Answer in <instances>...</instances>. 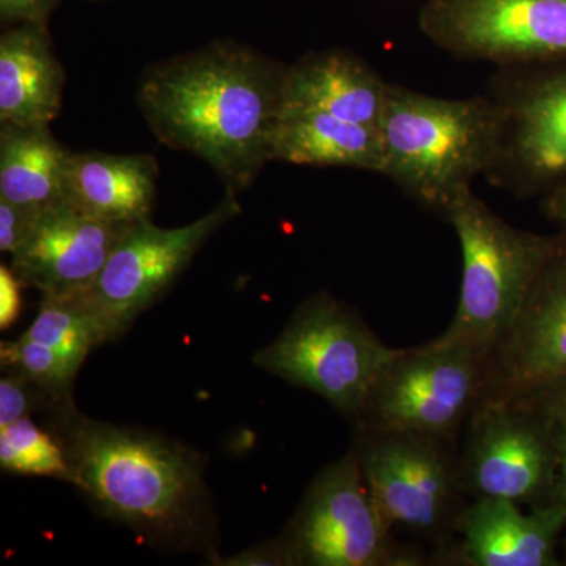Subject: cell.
<instances>
[{
    "label": "cell",
    "mask_w": 566,
    "mask_h": 566,
    "mask_svg": "<svg viewBox=\"0 0 566 566\" xmlns=\"http://www.w3.org/2000/svg\"><path fill=\"white\" fill-rule=\"evenodd\" d=\"M285 70L241 44L212 43L148 71L142 112L163 144L202 158L237 196L271 161Z\"/></svg>",
    "instance_id": "1"
},
{
    "label": "cell",
    "mask_w": 566,
    "mask_h": 566,
    "mask_svg": "<svg viewBox=\"0 0 566 566\" xmlns=\"http://www.w3.org/2000/svg\"><path fill=\"white\" fill-rule=\"evenodd\" d=\"M63 449L73 485L112 520L156 538L180 539L203 504L202 469L158 436L96 422L63 408Z\"/></svg>",
    "instance_id": "2"
},
{
    "label": "cell",
    "mask_w": 566,
    "mask_h": 566,
    "mask_svg": "<svg viewBox=\"0 0 566 566\" xmlns=\"http://www.w3.org/2000/svg\"><path fill=\"white\" fill-rule=\"evenodd\" d=\"M494 99L434 98L389 84L379 132L382 175L428 210L447 216L490 172L501 139Z\"/></svg>",
    "instance_id": "3"
},
{
    "label": "cell",
    "mask_w": 566,
    "mask_h": 566,
    "mask_svg": "<svg viewBox=\"0 0 566 566\" xmlns=\"http://www.w3.org/2000/svg\"><path fill=\"white\" fill-rule=\"evenodd\" d=\"M463 255L455 316L434 338L469 346L493 357L520 315L556 237L510 226L469 192L447 212Z\"/></svg>",
    "instance_id": "4"
},
{
    "label": "cell",
    "mask_w": 566,
    "mask_h": 566,
    "mask_svg": "<svg viewBox=\"0 0 566 566\" xmlns=\"http://www.w3.org/2000/svg\"><path fill=\"white\" fill-rule=\"evenodd\" d=\"M491 359L479 349L436 340L398 348L352 422L356 430L419 431L458 444L485 398Z\"/></svg>",
    "instance_id": "5"
},
{
    "label": "cell",
    "mask_w": 566,
    "mask_h": 566,
    "mask_svg": "<svg viewBox=\"0 0 566 566\" xmlns=\"http://www.w3.org/2000/svg\"><path fill=\"white\" fill-rule=\"evenodd\" d=\"M397 352L382 344L359 314L333 294L319 292L293 312L285 329L255 354L253 363L318 395L353 420L376 375Z\"/></svg>",
    "instance_id": "6"
},
{
    "label": "cell",
    "mask_w": 566,
    "mask_h": 566,
    "mask_svg": "<svg viewBox=\"0 0 566 566\" xmlns=\"http://www.w3.org/2000/svg\"><path fill=\"white\" fill-rule=\"evenodd\" d=\"M457 442L419 431L356 430L360 471L382 520L401 532L452 546L468 505Z\"/></svg>",
    "instance_id": "7"
},
{
    "label": "cell",
    "mask_w": 566,
    "mask_h": 566,
    "mask_svg": "<svg viewBox=\"0 0 566 566\" xmlns=\"http://www.w3.org/2000/svg\"><path fill=\"white\" fill-rule=\"evenodd\" d=\"M281 539L292 566L423 564L422 556L398 545L354 450L315 475Z\"/></svg>",
    "instance_id": "8"
},
{
    "label": "cell",
    "mask_w": 566,
    "mask_h": 566,
    "mask_svg": "<svg viewBox=\"0 0 566 566\" xmlns=\"http://www.w3.org/2000/svg\"><path fill=\"white\" fill-rule=\"evenodd\" d=\"M240 212L237 196L227 193L203 218L177 229L150 219L133 223L85 292L74 300L92 316L104 344L125 334L172 285L205 241Z\"/></svg>",
    "instance_id": "9"
},
{
    "label": "cell",
    "mask_w": 566,
    "mask_h": 566,
    "mask_svg": "<svg viewBox=\"0 0 566 566\" xmlns=\"http://www.w3.org/2000/svg\"><path fill=\"white\" fill-rule=\"evenodd\" d=\"M463 434L458 463L468 497L524 506L554 502L558 453L553 423L515 401H483Z\"/></svg>",
    "instance_id": "10"
},
{
    "label": "cell",
    "mask_w": 566,
    "mask_h": 566,
    "mask_svg": "<svg viewBox=\"0 0 566 566\" xmlns=\"http://www.w3.org/2000/svg\"><path fill=\"white\" fill-rule=\"evenodd\" d=\"M528 65L495 92L502 129L488 177L520 196H547L566 182V59Z\"/></svg>",
    "instance_id": "11"
},
{
    "label": "cell",
    "mask_w": 566,
    "mask_h": 566,
    "mask_svg": "<svg viewBox=\"0 0 566 566\" xmlns=\"http://www.w3.org/2000/svg\"><path fill=\"white\" fill-rule=\"evenodd\" d=\"M419 22L436 46L465 61L566 59V0H427Z\"/></svg>",
    "instance_id": "12"
},
{
    "label": "cell",
    "mask_w": 566,
    "mask_h": 566,
    "mask_svg": "<svg viewBox=\"0 0 566 566\" xmlns=\"http://www.w3.org/2000/svg\"><path fill=\"white\" fill-rule=\"evenodd\" d=\"M566 378V230L491 359L483 401H510ZM482 401V403H483Z\"/></svg>",
    "instance_id": "13"
},
{
    "label": "cell",
    "mask_w": 566,
    "mask_h": 566,
    "mask_svg": "<svg viewBox=\"0 0 566 566\" xmlns=\"http://www.w3.org/2000/svg\"><path fill=\"white\" fill-rule=\"evenodd\" d=\"M132 226L104 221L69 202L55 205L40 212L10 268L22 285L44 297L74 296L95 282Z\"/></svg>",
    "instance_id": "14"
},
{
    "label": "cell",
    "mask_w": 566,
    "mask_h": 566,
    "mask_svg": "<svg viewBox=\"0 0 566 566\" xmlns=\"http://www.w3.org/2000/svg\"><path fill=\"white\" fill-rule=\"evenodd\" d=\"M566 506H528L505 499H472L458 521L452 560L469 566H557Z\"/></svg>",
    "instance_id": "15"
},
{
    "label": "cell",
    "mask_w": 566,
    "mask_h": 566,
    "mask_svg": "<svg viewBox=\"0 0 566 566\" xmlns=\"http://www.w3.org/2000/svg\"><path fill=\"white\" fill-rule=\"evenodd\" d=\"M389 82L363 59L346 51L305 55L286 66L282 109L315 111L379 128Z\"/></svg>",
    "instance_id": "16"
},
{
    "label": "cell",
    "mask_w": 566,
    "mask_h": 566,
    "mask_svg": "<svg viewBox=\"0 0 566 566\" xmlns=\"http://www.w3.org/2000/svg\"><path fill=\"white\" fill-rule=\"evenodd\" d=\"M65 71L46 24L10 25L0 36V123L50 126L62 107Z\"/></svg>",
    "instance_id": "17"
},
{
    "label": "cell",
    "mask_w": 566,
    "mask_h": 566,
    "mask_svg": "<svg viewBox=\"0 0 566 566\" xmlns=\"http://www.w3.org/2000/svg\"><path fill=\"white\" fill-rule=\"evenodd\" d=\"M158 164L148 155L71 153L66 169V202L117 223L150 219Z\"/></svg>",
    "instance_id": "18"
},
{
    "label": "cell",
    "mask_w": 566,
    "mask_h": 566,
    "mask_svg": "<svg viewBox=\"0 0 566 566\" xmlns=\"http://www.w3.org/2000/svg\"><path fill=\"white\" fill-rule=\"evenodd\" d=\"M271 161L382 174L385 145L375 126L323 112L282 109L271 139Z\"/></svg>",
    "instance_id": "19"
},
{
    "label": "cell",
    "mask_w": 566,
    "mask_h": 566,
    "mask_svg": "<svg viewBox=\"0 0 566 566\" xmlns=\"http://www.w3.org/2000/svg\"><path fill=\"white\" fill-rule=\"evenodd\" d=\"M70 155L50 126L2 125L0 197L39 212L66 202Z\"/></svg>",
    "instance_id": "20"
},
{
    "label": "cell",
    "mask_w": 566,
    "mask_h": 566,
    "mask_svg": "<svg viewBox=\"0 0 566 566\" xmlns=\"http://www.w3.org/2000/svg\"><path fill=\"white\" fill-rule=\"evenodd\" d=\"M22 335L57 349L81 365L93 349L104 344L92 316L73 296H43L35 322Z\"/></svg>",
    "instance_id": "21"
},
{
    "label": "cell",
    "mask_w": 566,
    "mask_h": 566,
    "mask_svg": "<svg viewBox=\"0 0 566 566\" xmlns=\"http://www.w3.org/2000/svg\"><path fill=\"white\" fill-rule=\"evenodd\" d=\"M0 465L10 474L52 476L73 483L65 449L31 417L0 428Z\"/></svg>",
    "instance_id": "22"
},
{
    "label": "cell",
    "mask_w": 566,
    "mask_h": 566,
    "mask_svg": "<svg viewBox=\"0 0 566 566\" xmlns=\"http://www.w3.org/2000/svg\"><path fill=\"white\" fill-rule=\"evenodd\" d=\"M0 363L3 370L31 379L59 405H71V387L81 364L65 354L21 335L17 340L2 342Z\"/></svg>",
    "instance_id": "23"
},
{
    "label": "cell",
    "mask_w": 566,
    "mask_h": 566,
    "mask_svg": "<svg viewBox=\"0 0 566 566\" xmlns=\"http://www.w3.org/2000/svg\"><path fill=\"white\" fill-rule=\"evenodd\" d=\"M41 401H51L61 409L65 408L41 387L33 385L31 379L9 371L0 379V428L31 417V412L39 408Z\"/></svg>",
    "instance_id": "24"
},
{
    "label": "cell",
    "mask_w": 566,
    "mask_h": 566,
    "mask_svg": "<svg viewBox=\"0 0 566 566\" xmlns=\"http://www.w3.org/2000/svg\"><path fill=\"white\" fill-rule=\"evenodd\" d=\"M39 216V211L28 210L0 197V251L13 255L32 233Z\"/></svg>",
    "instance_id": "25"
},
{
    "label": "cell",
    "mask_w": 566,
    "mask_h": 566,
    "mask_svg": "<svg viewBox=\"0 0 566 566\" xmlns=\"http://www.w3.org/2000/svg\"><path fill=\"white\" fill-rule=\"evenodd\" d=\"M510 401L526 406L547 422L566 427V378Z\"/></svg>",
    "instance_id": "26"
},
{
    "label": "cell",
    "mask_w": 566,
    "mask_h": 566,
    "mask_svg": "<svg viewBox=\"0 0 566 566\" xmlns=\"http://www.w3.org/2000/svg\"><path fill=\"white\" fill-rule=\"evenodd\" d=\"M62 2L63 0H0V20L7 25L24 22L46 24L52 11Z\"/></svg>",
    "instance_id": "27"
},
{
    "label": "cell",
    "mask_w": 566,
    "mask_h": 566,
    "mask_svg": "<svg viewBox=\"0 0 566 566\" xmlns=\"http://www.w3.org/2000/svg\"><path fill=\"white\" fill-rule=\"evenodd\" d=\"M22 283L11 268L0 266V327L9 329L21 314Z\"/></svg>",
    "instance_id": "28"
},
{
    "label": "cell",
    "mask_w": 566,
    "mask_h": 566,
    "mask_svg": "<svg viewBox=\"0 0 566 566\" xmlns=\"http://www.w3.org/2000/svg\"><path fill=\"white\" fill-rule=\"evenodd\" d=\"M222 565L234 566H256V565H273V566H292L286 547L283 545L281 536L273 542L264 543L252 549L244 551V553L237 554V556L227 558Z\"/></svg>",
    "instance_id": "29"
},
{
    "label": "cell",
    "mask_w": 566,
    "mask_h": 566,
    "mask_svg": "<svg viewBox=\"0 0 566 566\" xmlns=\"http://www.w3.org/2000/svg\"><path fill=\"white\" fill-rule=\"evenodd\" d=\"M542 205L546 218L566 230V182L547 193Z\"/></svg>",
    "instance_id": "30"
},
{
    "label": "cell",
    "mask_w": 566,
    "mask_h": 566,
    "mask_svg": "<svg viewBox=\"0 0 566 566\" xmlns=\"http://www.w3.org/2000/svg\"><path fill=\"white\" fill-rule=\"evenodd\" d=\"M554 430H556L558 453L557 486L554 501L560 502V504L566 506V427L564 424H554Z\"/></svg>",
    "instance_id": "31"
}]
</instances>
